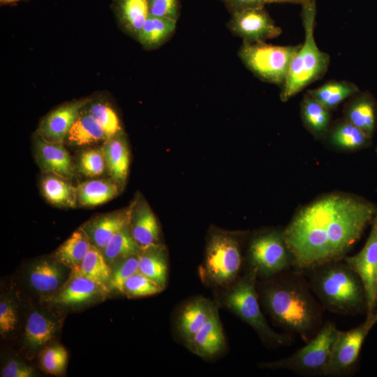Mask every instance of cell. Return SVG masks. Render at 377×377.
I'll list each match as a JSON object with an SVG mask.
<instances>
[{"mask_svg": "<svg viewBox=\"0 0 377 377\" xmlns=\"http://www.w3.org/2000/svg\"><path fill=\"white\" fill-rule=\"evenodd\" d=\"M376 206L357 196L326 195L303 207L283 230L294 268L343 259L371 223Z\"/></svg>", "mask_w": 377, "mask_h": 377, "instance_id": "cell-1", "label": "cell"}, {"mask_svg": "<svg viewBox=\"0 0 377 377\" xmlns=\"http://www.w3.org/2000/svg\"><path fill=\"white\" fill-rule=\"evenodd\" d=\"M260 304L276 325L306 343L322 327L324 308L303 271L293 268L256 284Z\"/></svg>", "mask_w": 377, "mask_h": 377, "instance_id": "cell-2", "label": "cell"}, {"mask_svg": "<svg viewBox=\"0 0 377 377\" xmlns=\"http://www.w3.org/2000/svg\"><path fill=\"white\" fill-rule=\"evenodd\" d=\"M303 272L325 310L343 316L367 313L364 285L343 259L327 262Z\"/></svg>", "mask_w": 377, "mask_h": 377, "instance_id": "cell-3", "label": "cell"}, {"mask_svg": "<svg viewBox=\"0 0 377 377\" xmlns=\"http://www.w3.org/2000/svg\"><path fill=\"white\" fill-rule=\"evenodd\" d=\"M304 40L295 56L281 87L280 99L286 102L307 86L321 79L328 70L330 57L320 50L314 37L316 5L315 0L301 4Z\"/></svg>", "mask_w": 377, "mask_h": 377, "instance_id": "cell-4", "label": "cell"}, {"mask_svg": "<svg viewBox=\"0 0 377 377\" xmlns=\"http://www.w3.org/2000/svg\"><path fill=\"white\" fill-rule=\"evenodd\" d=\"M257 279V270L249 266L244 275L228 287L224 296V304L250 325L266 346L272 348L289 346L293 341L292 335L272 330L260 310Z\"/></svg>", "mask_w": 377, "mask_h": 377, "instance_id": "cell-5", "label": "cell"}, {"mask_svg": "<svg viewBox=\"0 0 377 377\" xmlns=\"http://www.w3.org/2000/svg\"><path fill=\"white\" fill-rule=\"evenodd\" d=\"M338 331L333 322L325 321L304 347L285 358L259 362L258 366L260 369L288 370L304 376H324Z\"/></svg>", "mask_w": 377, "mask_h": 377, "instance_id": "cell-6", "label": "cell"}, {"mask_svg": "<svg viewBox=\"0 0 377 377\" xmlns=\"http://www.w3.org/2000/svg\"><path fill=\"white\" fill-rule=\"evenodd\" d=\"M301 45H274L265 42H243L238 56L255 76L281 88Z\"/></svg>", "mask_w": 377, "mask_h": 377, "instance_id": "cell-7", "label": "cell"}, {"mask_svg": "<svg viewBox=\"0 0 377 377\" xmlns=\"http://www.w3.org/2000/svg\"><path fill=\"white\" fill-rule=\"evenodd\" d=\"M242 263L239 240L227 233H214L208 240L200 267L202 279L213 286L230 287L237 281Z\"/></svg>", "mask_w": 377, "mask_h": 377, "instance_id": "cell-8", "label": "cell"}, {"mask_svg": "<svg viewBox=\"0 0 377 377\" xmlns=\"http://www.w3.org/2000/svg\"><path fill=\"white\" fill-rule=\"evenodd\" d=\"M249 266L257 270L258 278L268 279L294 268L293 256L283 230H269L255 236L248 249Z\"/></svg>", "mask_w": 377, "mask_h": 377, "instance_id": "cell-9", "label": "cell"}, {"mask_svg": "<svg viewBox=\"0 0 377 377\" xmlns=\"http://www.w3.org/2000/svg\"><path fill=\"white\" fill-rule=\"evenodd\" d=\"M377 323V312L348 331L339 330L324 376L339 377L350 372L355 364L363 343Z\"/></svg>", "mask_w": 377, "mask_h": 377, "instance_id": "cell-10", "label": "cell"}, {"mask_svg": "<svg viewBox=\"0 0 377 377\" xmlns=\"http://www.w3.org/2000/svg\"><path fill=\"white\" fill-rule=\"evenodd\" d=\"M343 260L357 274L364 285L367 316L375 314L377 312V213L363 248L359 253L346 256Z\"/></svg>", "mask_w": 377, "mask_h": 377, "instance_id": "cell-11", "label": "cell"}, {"mask_svg": "<svg viewBox=\"0 0 377 377\" xmlns=\"http://www.w3.org/2000/svg\"><path fill=\"white\" fill-rule=\"evenodd\" d=\"M230 30L243 40L254 43L278 37L282 29L277 26L265 6L247 8L232 12Z\"/></svg>", "mask_w": 377, "mask_h": 377, "instance_id": "cell-12", "label": "cell"}, {"mask_svg": "<svg viewBox=\"0 0 377 377\" xmlns=\"http://www.w3.org/2000/svg\"><path fill=\"white\" fill-rule=\"evenodd\" d=\"M110 291L92 279L70 272L68 279L45 302L57 308H76L103 300Z\"/></svg>", "mask_w": 377, "mask_h": 377, "instance_id": "cell-13", "label": "cell"}, {"mask_svg": "<svg viewBox=\"0 0 377 377\" xmlns=\"http://www.w3.org/2000/svg\"><path fill=\"white\" fill-rule=\"evenodd\" d=\"M35 145L37 162L43 172L68 180L74 177V164L63 143L49 142L37 135Z\"/></svg>", "mask_w": 377, "mask_h": 377, "instance_id": "cell-14", "label": "cell"}, {"mask_svg": "<svg viewBox=\"0 0 377 377\" xmlns=\"http://www.w3.org/2000/svg\"><path fill=\"white\" fill-rule=\"evenodd\" d=\"M87 101L65 104L49 113L40 122L37 135L44 140L63 143Z\"/></svg>", "mask_w": 377, "mask_h": 377, "instance_id": "cell-15", "label": "cell"}, {"mask_svg": "<svg viewBox=\"0 0 377 377\" xmlns=\"http://www.w3.org/2000/svg\"><path fill=\"white\" fill-rule=\"evenodd\" d=\"M129 226L140 249L161 244L158 222L145 201L136 200L131 206Z\"/></svg>", "mask_w": 377, "mask_h": 377, "instance_id": "cell-16", "label": "cell"}, {"mask_svg": "<svg viewBox=\"0 0 377 377\" xmlns=\"http://www.w3.org/2000/svg\"><path fill=\"white\" fill-rule=\"evenodd\" d=\"M131 207L91 218L82 228L92 245L101 251L110 239L117 232L129 225Z\"/></svg>", "mask_w": 377, "mask_h": 377, "instance_id": "cell-17", "label": "cell"}, {"mask_svg": "<svg viewBox=\"0 0 377 377\" xmlns=\"http://www.w3.org/2000/svg\"><path fill=\"white\" fill-rule=\"evenodd\" d=\"M186 345L193 353L203 358L215 357L225 350L226 339L217 309Z\"/></svg>", "mask_w": 377, "mask_h": 377, "instance_id": "cell-18", "label": "cell"}, {"mask_svg": "<svg viewBox=\"0 0 377 377\" xmlns=\"http://www.w3.org/2000/svg\"><path fill=\"white\" fill-rule=\"evenodd\" d=\"M344 119L373 138L377 127V101L369 91H359L348 98Z\"/></svg>", "mask_w": 377, "mask_h": 377, "instance_id": "cell-19", "label": "cell"}, {"mask_svg": "<svg viewBox=\"0 0 377 377\" xmlns=\"http://www.w3.org/2000/svg\"><path fill=\"white\" fill-rule=\"evenodd\" d=\"M216 310L212 303L203 297L193 299L182 307L177 316V327L185 343L201 329Z\"/></svg>", "mask_w": 377, "mask_h": 377, "instance_id": "cell-20", "label": "cell"}, {"mask_svg": "<svg viewBox=\"0 0 377 377\" xmlns=\"http://www.w3.org/2000/svg\"><path fill=\"white\" fill-rule=\"evenodd\" d=\"M64 267V265L53 258L34 263L29 272L31 286L40 293L50 295L55 292L65 282Z\"/></svg>", "mask_w": 377, "mask_h": 377, "instance_id": "cell-21", "label": "cell"}, {"mask_svg": "<svg viewBox=\"0 0 377 377\" xmlns=\"http://www.w3.org/2000/svg\"><path fill=\"white\" fill-rule=\"evenodd\" d=\"M106 166L112 178L119 186L127 178L130 154L126 140L121 133L105 140L103 147Z\"/></svg>", "mask_w": 377, "mask_h": 377, "instance_id": "cell-22", "label": "cell"}, {"mask_svg": "<svg viewBox=\"0 0 377 377\" xmlns=\"http://www.w3.org/2000/svg\"><path fill=\"white\" fill-rule=\"evenodd\" d=\"M138 270L165 288L168 272L165 246L159 244L142 249L138 254Z\"/></svg>", "mask_w": 377, "mask_h": 377, "instance_id": "cell-23", "label": "cell"}, {"mask_svg": "<svg viewBox=\"0 0 377 377\" xmlns=\"http://www.w3.org/2000/svg\"><path fill=\"white\" fill-rule=\"evenodd\" d=\"M91 245L89 237L81 227L57 248L52 258L71 271L75 270L80 266Z\"/></svg>", "mask_w": 377, "mask_h": 377, "instance_id": "cell-24", "label": "cell"}, {"mask_svg": "<svg viewBox=\"0 0 377 377\" xmlns=\"http://www.w3.org/2000/svg\"><path fill=\"white\" fill-rule=\"evenodd\" d=\"M327 136L330 143L341 150L353 151L368 147L372 138L346 119L331 126Z\"/></svg>", "mask_w": 377, "mask_h": 377, "instance_id": "cell-25", "label": "cell"}, {"mask_svg": "<svg viewBox=\"0 0 377 377\" xmlns=\"http://www.w3.org/2000/svg\"><path fill=\"white\" fill-rule=\"evenodd\" d=\"M300 116L305 128L315 137L327 135L331 127L330 111L307 92L300 103Z\"/></svg>", "mask_w": 377, "mask_h": 377, "instance_id": "cell-26", "label": "cell"}, {"mask_svg": "<svg viewBox=\"0 0 377 377\" xmlns=\"http://www.w3.org/2000/svg\"><path fill=\"white\" fill-rule=\"evenodd\" d=\"M355 83L348 80H330L306 92L326 109H336L343 101L360 91Z\"/></svg>", "mask_w": 377, "mask_h": 377, "instance_id": "cell-27", "label": "cell"}, {"mask_svg": "<svg viewBox=\"0 0 377 377\" xmlns=\"http://www.w3.org/2000/svg\"><path fill=\"white\" fill-rule=\"evenodd\" d=\"M59 330L57 321L38 311L29 314L25 327V342L32 349H38L49 343Z\"/></svg>", "mask_w": 377, "mask_h": 377, "instance_id": "cell-28", "label": "cell"}, {"mask_svg": "<svg viewBox=\"0 0 377 377\" xmlns=\"http://www.w3.org/2000/svg\"><path fill=\"white\" fill-rule=\"evenodd\" d=\"M119 184L111 179H94L79 184L77 188V202L82 206H96L116 197Z\"/></svg>", "mask_w": 377, "mask_h": 377, "instance_id": "cell-29", "label": "cell"}, {"mask_svg": "<svg viewBox=\"0 0 377 377\" xmlns=\"http://www.w3.org/2000/svg\"><path fill=\"white\" fill-rule=\"evenodd\" d=\"M66 139L71 145L84 146L105 141L108 137L102 127L88 112H80L68 131Z\"/></svg>", "mask_w": 377, "mask_h": 377, "instance_id": "cell-30", "label": "cell"}, {"mask_svg": "<svg viewBox=\"0 0 377 377\" xmlns=\"http://www.w3.org/2000/svg\"><path fill=\"white\" fill-rule=\"evenodd\" d=\"M43 194L52 205L64 207H75L77 188L64 179L54 175H48L42 179Z\"/></svg>", "mask_w": 377, "mask_h": 377, "instance_id": "cell-31", "label": "cell"}, {"mask_svg": "<svg viewBox=\"0 0 377 377\" xmlns=\"http://www.w3.org/2000/svg\"><path fill=\"white\" fill-rule=\"evenodd\" d=\"M177 20L149 15L138 36L139 42L149 49L161 46L174 33Z\"/></svg>", "mask_w": 377, "mask_h": 377, "instance_id": "cell-32", "label": "cell"}, {"mask_svg": "<svg viewBox=\"0 0 377 377\" xmlns=\"http://www.w3.org/2000/svg\"><path fill=\"white\" fill-rule=\"evenodd\" d=\"M116 8L124 27L138 38L149 15V0H116Z\"/></svg>", "mask_w": 377, "mask_h": 377, "instance_id": "cell-33", "label": "cell"}, {"mask_svg": "<svg viewBox=\"0 0 377 377\" xmlns=\"http://www.w3.org/2000/svg\"><path fill=\"white\" fill-rule=\"evenodd\" d=\"M71 272L86 276L109 288L112 275L110 266L102 251L94 245H91L79 268Z\"/></svg>", "mask_w": 377, "mask_h": 377, "instance_id": "cell-34", "label": "cell"}, {"mask_svg": "<svg viewBox=\"0 0 377 377\" xmlns=\"http://www.w3.org/2000/svg\"><path fill=\"white\" fill-rule=\"evenodd\" d=\"M140 250L132 235L128 225L110 239L102 250V253L105 260L110 265L121 258L138 254Z\"/></svg>", "mask_w": 377, "mask_h": 377, "instance_id": "cell-35", "label": "cell"}, {"mask_svg": "<svg viewBox=\"0 0 377 377\" xmlns=\"http://www.w3.org/2000/svg\"><path fill=\"white\" fill-rule=\"evenodd\" d=\"M87 112L102 127L108 138L121 133L117 114L108 104L96 102L90 105Z\"/></svg>", "mask_w": 377, "mask_h": 377, "instance_id": "cell-36", "label": "cell"}, {"mask_svg": "<svg viewBox=\"0 0 377 377\" xmlns=\"http://www.w3.org/2000/svg\"><path fill=\"white\" fill-rule=\"evenodd\" d=\"M163 289L138 271L125 281L121 293L127 297L136 298L156 295Z\"/></svg>", "mask_w": 377, "mask_h": 377, "instance_id": "cell-37", "label": "cell"}, {"mask_svg": "<svg viewBox=\"0 0 377 377\" xmlns=\"http://www.w3.org/2000/svg\"><path fill=\"white\" fill-rule=\"evenodd\" d=\"M138 254L121 258L110 265L112 272L110 290L121 293L125 281L139 271Z\"/></svg>", "mask_w": 377, "mask_h": 377, "instance_id": "cell-38", "label": "cell"}, {"mask_svg": "<svg viewBox=\"0 0 377 377\" xmlns=\"http://www.w3.org/2000/svg\"><path fill=\"white\" fill-rule=\"evenodd\" d=\"M67 359L66 349L59 344L45 348L40 354V363L43 369L56 376L64 372Z\"/></svg>", "mask_w": 377, "mask_h": 377, "instance_id": "cell-39", "label": "cell"}, {"mask_svg": "<svg viewBox=\"0 0 377 377\" xmlns=\"http://www.w3.org/2000/svg\"><path fill=\"white\" fill-rule=\"evenodd\" d=\"M106 162L103 149L84 151L80 156V171L88 177H97L104 172Z\"/></svg>", "mask_w": 377, "mask_h": 377, "instance_id": "cell-40", "label": "cell"}, {"mask_svg": "<svg viewBox=\"0 0 377 377\" xmlns=\"http://www.w3.org/2000/svg\"><path fill=\"white\" fill-rule=\"evenodd\" d=\"M17 323V311L10 301L1 300L0 302V334L2 336L15 330Z\"/></svg>", "mask_w": 377, "mask_h": 377, "instance_id": "cell-41", "label": "cell"}, {"mask_svg": "<svg viewBox=\"0 0 377 377\" xmlns=\"http://www.w3.org/2000/svg\"><path fill=\"white\" fill-rule=\"evenodd\" d=\"M149 15L177 20L178 0H149Z\"/></svg>", "mask_w": 377, "mask_h": 377, "instance_id": "cell-42", "label": "cell"}, {"mask_svg": "<svg viewBox=\"0 0 377 377\" xmlns=\"http://www.w3.org/2000/svg\"><path fill=\"white\" fill-rule=\"evenodd\" d=\"M34 376L33 369L17 360H11L3 368L2 377H30Z\"/></svg>", "mask_w": 377, "mask_h": 377, "instance_id": "cell-43", "label": "cell"}, {"mask_svg": "<svg viewBox=\"0 0 377 377\" xmlns=\"http://www.w3.org/2000/svg\"><path fill=\"white\" fill-rule=\"evenodd\" d=\"M228 9L232 12L247 8L265 6L274 3H286L284 0H226Z\"/></svg>", "mask_w": 377, "mask_h": 377, "instance_id": "cell-44", "label": "cell"}, {"mask_svg": "<svg viewBox=\"0 0 377 377\" xmlns=\"http://www.w3.org/2000/svg\"><path fill=\"white\" fill-rule=\"evenodd\" d=\"M286 3H299L302 4L304 2H306L309 0H284Z\"/></svg>", "mask_w": 377, "mask_h": 377, "instance_id": "cell-45", "label": "cell"}, {"mask_svg": "<svg viewBox=\"0 0 377 377\" xmlns=\"http://www.w3.org/2000/svg\"><path fill=\"white\" fill-rule=\"evenodd\" d=\"M1 3H13V2H16L19 0H0Z\"/></svg>", "mask_w": 377, "mask_h": 377, "instance_id": "cell-46", "label": "cell"}, {"mask_svg": "<svg viewBox=\"0 0 377 377\" xmlns=\"http://www.w3.org/2000/svg\"><path fill=\"white\" fill-rule=\"evenodd\" d=\"M376 152L377 153V147H376Z\"/></svg>", "mask_w": 377, "mask_h": 377, "instance_id": "cell-47", "label": "cell"}, {"mask_svg": "<svg viewBox=\"0 0 377 377\" xmlns=\"http://www.w3.org/2000/svg\"><path fill=\"white\" fill-rule=\"evenodd\" d=\"M222 1H224V2L226 1V0H222Z\"/></svg>", "mask_w": 377, "mask_h": 377, "instance_id": "cell-48", "label": "cell"}, {"mask_svg": "<svg viewBox=\"0 0 377 377\" xmlns=\"http://www.w3.org/2000/svg\"><path fill=\"white\" fill-rule=\"evenodd\" d=\"M376 283H377V279H376Z\"/></svg>", "mask_w": 377, "mask_h": 377, "instance_id": "cell-49", "label": "cell"}]
</instances>
